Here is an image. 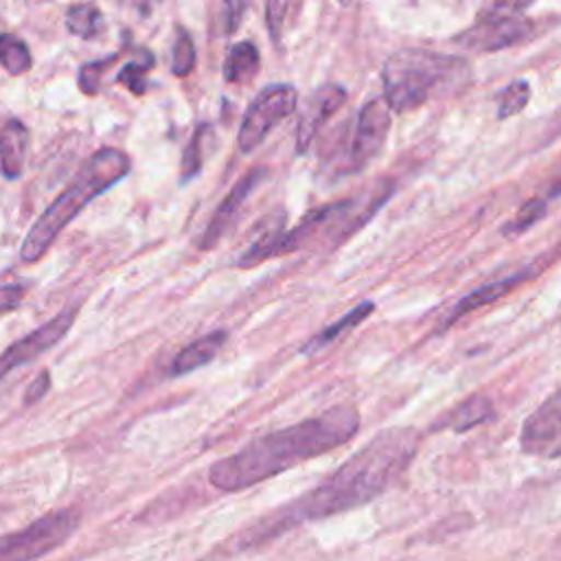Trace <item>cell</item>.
Wrapping results in <instances>:
<instances>
[{"label":"cell","mask_w":561,"mask_h":561,"mask_svg":"<svg viewBox=\"0 0 561 561\" xmlns=\"http://www.w3.org/2000/svg\"><path fill=\"white\" fill-rule=\"evenodd\" d=\"M419 445L421 434L414 427L381 430L320 484L239 530L237 548L263 546L298 524L324 519L373 502L408 471Z\"/></svg>","instance_id":"cell-1"},{"label":"cell","mask_w":561,"mask_h":561,"mask_svg":"<svg viewBox=\"0 0 561 561\" xmlns=\"http://www.w3.org/2000/svg\"><path fill=\"white\" fill-rule=\"evenodd\" d=\"M359 430V412L337 403L311 419L274 430L245 443L208 469V482L226 493L261 484L305 460L318 458L348 443Z\"/></svg>","instance_id":"cell-2"},{"label":"cell","mask_w":561,"mask_h":561,"mask_svg":"<svg viewBox=\"0 0 561 561\" xmlns=\"http://www.w3.org/2000/svg\"><path fill=\"white\" fill-rule=\"evenodd\" d=\"M392 191L394 182L388 178H379L351 197L324 204L307 213L289 230H267L248 245V250L237 259V265L252 267L267 259L298 252L305 248L333 250L342 245L348 237H353L381 208Z\"/></svg>","instance_id":"cell-3"},{"label":"cell","mask_w":561,"mask_h":561,"mask_svg":"<svg viewBox=\"0 0 561 561\" xmlns=\"http://www.w3.org/2000/svg\"><path fill=\"white\" fill-rule=\"evenodd\" d=\"M471 81V66L460 55L427 48H401L381 68L383 101L390 112H410L430 101L462 92Z\"/></svg>","instance_id":"cell-4"},{"label":"cell","mask_w":561,"mask_h":561,"mask_svg":"<svg viewBox=\"0 0 561 561\" xmlns=\"http://www.w3.org/2000/svg\"><path fill=\"white\" fill-rule=\"evenodd\" d=\"M129 158L116 147H103L94 151L70 180V184L59 193V197L37 217V221L26 232L20 259L24 263H35L44 256L57 234L103 191L121 182L129 173Z\"/></svg>","instance_id":"cell-5"},{"label":"cell","mask_w":561,"mask_h":561,"mask_svg":"<svg viewBox=\"0 0 561 561\" xmlns=\"http://www.w3.org/2000/svg\"><path fill=\"white\" fill-rule=\"evenodd\" d=\"M524 2H493L478 11L473 24L451 37L465 50L495 53L530 37L533 22L526 18Z\"/></svg>","instance_id":"cell-6"},{"label":"cell","mask_w":561,"mask_h":561,"mask_svg":"<svg viewBox=\"0 0 561 561\" xmlns=\"http://www.w3.org/2000/svg\"><path fill=\"white\" fill-rule=\"evenodd\" d=\"M81 524V511L66 506L0 535V561H37L66 543Z\"/></svg>","instance_id":"cell-7"},{"label":"cell","mask_w":561,"mask_h":561,"mask_svg":"<svg viewBox=\"0 0 561 561\" xmlns=\"http://www.w3.org/2000/svg\"><path fill=\"white\" fill-rule=\"evenodd\" d=\"M298 103V92L289 83H272L265 85L248 105L241 127L237 134V145L241 153L254 151L265 136L283 121L287 118Z\"/></svg>","instance_id":"cell-8"},{"label":"cell","mask_w":561,"mask_h":561,"mask_svg":"<svg viewBox=\"0 0 561 561\" xmlns=\"http://www.w3.org/2000/svg\"><path fill=\"white\" fill-rule=\"evenodd\" d=\"M390 131V107L381 99H370L357 112L353 131L348 136L344 156L340 158V173L362 171L383 147Z\"/></svg>","instance_id":"cell-9"},{"label":"cell","mask_w":561,"mask_h":561,"mask_svg":"<svg viewBox=\"0 0 561 561\" xmlns=\"http://www.w3.org/2000/svg\"><path fill=\"white\" fill-rule=\"evenodd\" d=\"M519 447L535 458H561V388L552 390L524 421Z\"/></svg>","instance_id":"cell-10"},{"label":"cell","mask_w":561,"mask_h":561,"mask_svg":"<svg viewBox=\"0 0 561 561\" xmlns=\"http://www.w3.org/2000/svg\"><path fill=\"white\" fill-rule=\"evenodd\" d=\"M75 316H77V307H68L59 311L55 318H50L48 322H44L42 327H37L33 333L9 344L7 351L0 355V381L22 364L37 359L42 353L55 346L72 327Z\"/></svg>","instance_id":"cell-11"},{"label":"cell","mask_w":561,"mask_h":561,"mask_svg":"<svg viewBox=\"0 0 561 561\" xmlns=\"http://www.w3.org/2000/svg\"><path fill=\"white\" fill-rule=\"evenodd\" d=\"M346 90L337 83H324L320 85L307 101L296 129V151L305 153L320 127L344 105Z\"/></svg>","instance_id":"cell-12"},{"label":"cell","mask_w":561,"mask_h":561,"mask_svg":"<svg viewBox=\"0 0 561 561\" xmlns=\"http://www.w3.org/2000/svg\"><path fill=\"white\" fill-rule=\"evenodd\" d=\"M265 178H267V169H265V167H254V169H250V171L232 186V191L224 197V202H221L219 208L215 210L213 219L208 221L206 232H204L202 239H199V248L208 250V248H213V245L224 237V232L230 228V224H232V219L237 217V213H239V210L243 208V204L248 202L250 193H252Z\"/></svg>","instance_id":"cell-13"},{"label":"cell","mask_w":561,"mask_h":561,"mask_svg":"<svg viewBox=\"0 0 561 561\" xmlns=\"http://www.w3.org/2000/svg\"><path fill=\"white\" fill-rule=\"evenodd\" d=\"M528 278V272H515V274H508L504 278H495V280H489L484 285H480L478 289L469 291L467 296H462L456 307L447 313V318L443 320V324L438 327V331H445L449 329L454 322H458L460 318H465L467 313L480 309V307H486L491 302H495L497 298H502L506 291L515 289L519 283H524Z\"/></svg>","instance_id":"cell-14"},{"label":"cell","mask_w":561,"mask_h":561,"mask_svg":"<svg viewBox=\"0 0 561 561\" xmlns=\"http://www.w3.org/2000/svg\"><path fill=\"white\" fill-rule=\"evenodd\" d=\"M495 419L493 401L484 394H471L449 408L443 416H438L432 423V430H449V432H467L471 427H478L482 423H489Z\"/></svg>","instance_id":"cell-15"},{"label":"cell","mask_w":561,"mask_h":561,"mask_svg":"<svg viewBox=\"0 0 561 561\" xmlns=\"http://www.w3.org/2000/svg\"><path fill=\"white\" fill-rule=\"evenodd\" d=\"M28 129L18 118H9L0 127V173L7 180H18L24 171Z\"/></svg>","instance_id":"cell-16"},{"label":"cell","mask_w":561,"mask_h":561,"mask_svg":"<svg viewBox=\"0 0 561 561\" xmlns=\"http://www.w3.org/2000/svg\"><path fill=\"white\" fill-rule=\"evenodd\" d=\"M228 335L226 331H213L204 337L193 340L191 344H186L171 362V375H188L202 366H206L208 362H213L217 357V353L221 351V346L226 344Z\"/></svg>","instance_id":"cell-17"},{"label":"cell","mask_w":561,"mask_h":561,"mask_svg":"<svg viewBox=\"0 0 561 561\" xmlns=\"http://www.w3.org/2000/svg\"><path fill=\"white\" fill-rule=\"evenodd\" d=\"M373 311H375V302H373V300H362V302L355 305L351 311H346L340 320H335L333 324H329V327H324L320 333H316V335L302 346V353H318V351L331 346L333 342H337L340 337H344L348 331H353L357 324H362Z\"/></svg>","instance_id":"cell-18"},{"label":"cell","mask_w":561,"mask_h":561,"mask_svg":"<svg viewBox=\"0 0 561 561\" xmlns=\"http://www.w3.org/2000/svg\"><path fill=\"white\" fill-rule=\"evenodd\" d=\"M215 145H217V138H215V127L208 125V123H202L197 125L195 134L191 136L184 153H182V164H180V178L182 182H188L193 180L199 169L204 167L206 158L215 151Z\"/></svg>","instance_id":"cell-19"},{"label":"cell","mask_w":561,"mask_h":561,"mask_svg":"<svg viewBox=\"0 0 561 561\" xmlns=\"http://www.w3.org/2000/svg\"><path fill=\"white\" fill-rule=\"evenodd\" d=\"M259 66H261V59H259L256 46L252 42H237L234 46H230L226 55L224 79L228 83L245 85L256 77Z\"/></svg>","instance_id":"cell-20"},{"label":"cell","mask_w":561,"mask_h":561,"mask_svg":"<svg viewBox=\"0 0 561 561\" xmlns=\"http://www.w3.org/2000/svg\"><path fill=\"white\" fill-rule=\"evenodd\" d=\"M101 11L96 9V4H75L68 9L66 13V28L77 35V37H94L99 31H101Z\"/></svg>","instance_id":"cell-21"},{"label":"cell","mask_w":561,"mask_h":561,"mask_svg":"<svg viewBox=\"0 0 561 561\" xmlns=\"http://www.w3.org/2000/svg\"><path fill=\"white\" fill-rule=\"evenodd\" d=\"M33 59H31V53H28V46L11 35V33H2L0 35V66L11 72V75H22L31 68Z\"/></svg>","instance_id":"cell-22"},{"label":"cell","mask_w":561,"mask_h":561,"mask_svg":"<svg viewBox=\"0 0 561 561\" xmlns=\"http://www.w3.org/2000/svg\"><path fill=\"white\" fill-rule=\"evenodd\" d=\"M497 118H511L515 114H519L528 101H530V85L526 79H515L508 85H504L497 96Z\"/></svg>","instance_id":"cell-23"},{"label":"cell","mask_w":561,"mask_h":561,"mask_svg":"<svg viewBox=\"0 0 561 561\" xmlns=\"http://www.w3.org/2000/svg\"><path fill=\"white\" fill-rule=\"evenodd\" d=\"M546 197H533L528 199L526 204L519 206V210L513 215V219H508L504 226H502V234L506 237H515V234H522L526 232L530 226H535L543 215H546Z\"/></svg>","instance_id":"cell-24"},{"label":"cell","mask_w":561,"mask_h":561,"mask_svg":"<svg viewBox=\"0 0 561 561\" xmlns=\"http://www.w3.org/2000/svg\"><path fill=\"white\" fill-rule=\"evenodd\" d=\"M153 68V55L145 53L140 61H129L121 68V72L116 75V81L127 85V90H131L134 94H142L147 88V70Z\"/></svg>","instance_id":"cell-25"},{"label":"cell","mask_w":561,"mask_h":561,"mask_svg":"<svg viewBox=\"0 0 561 561\" xmlns=\"http://www.w3.org/2000/svg\"><path fill=\"white\" fill-rule=\"evenodd\" d=\"M195 66V44L186 31H178L171 57V70L175 77H186Z\"/></svg>","instance_id":"cell-26"},{"label":"cell","mask_w":561,"mask_h":561,"mask_svg":"<svg viewBox=\"0 0 561 561\" xmlns=\"http://www.w3.org/2000/svg\"><path fill=\"white\" fill-rule=\"evenodd\" d=\"M114 59H116V55H110V57H105V59L85 64V66L79 70V88H81L85 94H96L99 88H101V79H103L105 70L110 68V64H114Z\"/></svg>","instance_id":"cell-27"},{"label":"cell","mask_w":561,"mask_h":561,"mask_svg":"<svg viewBox=\"0 0 561 561\" xmlns=\"http://www.w3.org/2000/svg\"><path fill=\"white\" fill-rule=\"evenodd\" d=\"M24 285L18 280H0V316L13 311L24 298Z\"/></svg>","instance_id":"cell-28"},{"label":"cell","mask_w":561,"mask_h":561,"mask_svg":"<svg viewBox=\"0 0 561 561\" xmlns=\"http://www.w3.org/2000/svg\"><path fill=\"white\" fill-rule=\"evenodd\" d=\"M289 11V4L287 2H267L265 4V15H267V28L272 33L274 39L280 37V31H283V18L285 13Z\"/></svg>","instance_id":"cell-29"},{"label":"cell","mask_w":561,"mask_h":561,"mask_svg":"<svg viewBox=\"0 0 561 561\" xmlns=\"http://www.w3.org/2000/svg\"><path fill=\"white\" fill-rule=\"evenodd\" d=\"M48 388H50V375H48V370H42L33 381H31V386H26V392L22 394V401L24 403H35V401H39L46 392H48Z\"/></svg>","instance_id":"cell-30"},{"label":"cell","mask_w":561,"mask_h":561,"mask_svg":"<svg viewBox=\"0 0 561 561\" xmlns=\"http://www.w3.org/2000/svg\"><path fill=\"white\" fill-rule=\"evenodd\" d=\"M245 9H248V4H243V2H228V4H224V11H228V15H226V20H228L226 31H234V28L239 26L241 13H243Z\"/></svg>","instance_id":"cell-31"},{"label":"cell","mask_w":561,"mask_h":561,"mask_svg":"<svg viewBox=\"0 0 561 561\" xmlns=\"http://www.w3.org/2000/svg\"><path fill=\"white\" fill-rule=\"evenodd\" d=\"M559 195H561V178H559V180H557V182H554V184L548 188L546 202H548V199H554V197H559Z\"/></svg>","instance_id":"cell-32"}]
</instances>
